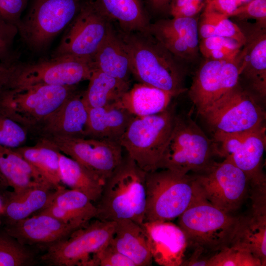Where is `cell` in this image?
<instances>
[{"label":"cell","mask_w":266,"mask_h":266,"mask_svg":"<svg viewBox=\"0 0 266 266\" xmlns=\"http://www.w3.org/2000/svg\"><path fill=\"white\" fill-rule=\"evenodd\" d=\"M76 90V86L37 84L6 88L0 92V111L33 130Z\"/></svg>","instance_id":"obj_8"},{"label":"cell","mask_w":266,"mask_h":266,"mask_svg":"<svg viewBox=\"0 0 266 266\" xmlns=\"http://www.w3.org/2000/svg\"><path fill=\"white\" fill-rule=\"evenodd\" d=\"M201 116L212 130L213 134H240L266 127L265 111L238 85Z\"/></svg>","instance_id":"obj_9"},{"label":"cell","mask_w":266,"mask_h":266,"mask_svg":"<svg viewBox=\"0 0 266 266\" xmlns=\"http://www.w3.org/2000/svg\"><path fill=\"white\" fill-rule=\"evenodd\" d=\"M177 219L178 225L187 237L188 247L205 254L215 253L231 244L240 217L220 210L199 195Z\"/></svg>","instance_id":"obj_3"},{"label":"cell","mask_w":266,"mask_h":266,"mask_svg":"<svg viewBox=\"0 0 266 266\" xmlns=\"http://www.w3.org/2000/svg\"><path fill=\"white\" fill-rule=\"evenodd\" d=\"M153 261L161 266H182L188 242L185 234L171 222H145Z\"/></svg>","instance_id":"obj_19"},{"label":"cell","mask_w":266,"mask_h":266,"mask_svg":"<svg viewBox=\"0 0 266 266\" xmlns=\"http://www.w3.org/2000/svg\"><path fill=\"white\" fill-rule=\"evenodd\" d=\"M112 24L93 58L95 68L117 79L130 82V61L125 44Z\"/></svg>","instance_id":"obj_25"},{"label":"cell","mask_w":266,"mask_h":266,"mask_svg":"<svg viewBox=\"0 0 266 266\" xmlns=\"http://www.w3.org/2000/svg\"><path fill=\"white\" fill-rule=\"evenodd\" d=\"M30 0H0V21L19 24Z\"/></svg>","instance_id":"obj_42"},{"label":"cell","mask_w":266,"mask_h":266,"mask_svg":"<svg viewBox=\"0 0 266 266\" xmlns=\"http://www.w3.org/2000/svg\"><path fill=\"white\" fill-rule=\"evenodd\" d=\"M117 30L129 54L131 74L139 83L163 90L173 97L186 91L184 73L175 57L148 30Z\"/></svg>","instance_id":"obj_1"},{"label":"cell","mask_w":266,"mask_h":266,"mask_svg":"<svg viewBox=\"0 0 266 266\" xmlns=\"http://www.w3.org/2000/svg\"><path fill=\"white\" fill-rule=\"evenodd\" d=\"M84 98L88 107H101L117 101L130 88L124 81L96 69L90 79Z\"/></svg>","instance_id":"obj_31"},{"label":"cell","mask_w":266,"mask_h":266,"mask_svg":"<svg viewBox=\"0 0 266 266\" xmlns=\"http://www.w3.org/2000/svg\"><path fill=\"white\" fill-rule=\"evenodd\" d=\"M239 52L240 75H244L263 98L266 95V34L259 28L249 38Z\"/></svg>","instance_id":"obj_24"},{"label":"cell","mask_w":266,"mask_h":266,"mask_svg":"<svg viewBox=\"0 0 266 266\" xmlns=\"http://www.w3.org/2000/svg\"><path fill=\"white\" fill-rule=\"evenodd\" d=\"M145 222H171L199 195L192 175L167 169L146 172Z\"/></svg>","instance_id":"obj_5"},{"label":"cell","mask_w":266,"mask_h":266,"mask_svg":"<svg viewBox=\"0 0 266 266\" xmlns=\"http://www.w3.org/2000/svg\"><path fill=\"white\" fill-rule=\"evenodd\" d=\"M239 53L230 60L207 59L199 67L189 96L200 115L238 85L240 66Z\"/></svg>","instance_id":"obj_16"},{"label":"cell","mask_w":266,"mask_h":266,"mask_svg":"<svg viewBox=\"0 0 266 266\" xmlns=\"http://www.w3.org/2000/svg\"><path fill=\"white\" fill-rule=\"evenodd\" d=\"M242 46L235 40L228 37L213 36L201 39L199 50L207 59L230 60L234 59Z\"/></svg>","instance_id":"obj_36"},{"label":"cell","mask_w":266,"mask_h":266,"mask_svg":"<svg viewBox=\"0 0 266 266\" xmlns=\"http://www.w3.org/2000/svg\"><path fill=\"white\" fill-rule=\"evenodd\" d=\"M18 61L0 62V92L9 87Z\"/></svg>","instance_id":"obj_45"},{"label":"cell","mask_w":266,"mask_h":266,"mask_svg":"<svg viewBox=\"0 0 266 266\" xmlns=\"http://www.w3.org/2000/svg\"><path fill=\"white\" fill-rule=\"evenodd\" d=\"M150 8L155 12H164L169 10L171 0H143Z\"/></svg>","instance_id":"obj_46"},{"label":"cell","mask_w":266,"mask_h":266,"mask_svg":"<svg viewBox=\"0 0 266 266\" xmlns=\"http://www.w3.org/2000/svg\"><path fill=\"white\" fill-rule=\"evenodd\" d=\"M87 266H135V265L108 244L91 257Z\"/></svg>","instance_id":"obj_40"},{"label":"cell","mask_w":266,"mask_h":266,"mask_svg":"<svg viewBox=\"0 0 266 266\" xmlns=\"http://www.w3.org/2000/svg\"><path fill=\"white\" fill-rule=\"evenodd\" d=\"M0 172L7 186L12 188L15 194L22 193L32 188L44 187L38 183V176L35 172L18 165L9 155L6 147L1 145Z\"/></svg>","instance_id":"obj_34"},{"label":"cell","mask_w":266,"mask_h":266,"mask_svg":"<svg viewBox=\"0 0 266 266\" xmlns=\"http://www.w3.org/2000/svg\"><path fill=\"white\" fill-rule=\"evenodd\" d=\"M3 187H4L0 184V188H3Z\"/></svg>","instance_id":"obj_48"},{"label":"cell","mask_w":266,"mask_h":266,"mask_svg":"<svg viewBox=\"0 0 266 266\" xmlns=\"http://www.w3.org/2000/svg\"><path fill=\"white\" fill-rule=\"evenodd\" d=\"M95 69L92 59L69 55L51 57L33 62L19 61L9 88L37 84L76 86L89 80Z\"/></svg>","instance_id":"obj_10"},{"label":"cell","mask_w":266,"mask_h":266,"mask_svg":"<svg viewBox=\"0 0 266 266\" xmlns=\"http://www.w3.org/2000/svg\"><path fill=\"white\" fill-rule=\"evenodd\" d=\"M174 56L192 59L199 49L198 20L194 17H173L150 25L147 30Z\"/></svg>","instance_id":"obj_18"},{"label":"cell","mask_w":266,"mask_h":266,"mask_svg":"<svg viewBox=\"0 0 266 266\" xmlns=\"http://www.w3.org/2000/svg\"><path fill=\"white\" fill-rule=\"evenodd\" d=\"M116 222L94 219L67 238L47 245L40 260L48 266H87L91 257L111 239Z\"/></svg>","instance_id":"obj_12"},{"label":"cell","mask_w":266,"mask_h":266,"mask_svg":"<svg viewBox=\"0 0 266 266\" xmlns=\"http://www.w3.org/2000/svg\"><path fill=\"white\" fill-rule=\"evenodd\" d=\"M229 18L205 7L199 25V37L201 39L213 36L230 38L243 46L246 42V36Z\"/></svg>","instance_id":"obj_33"},{"label":"cell","mask_w":266,"mask_h":266,"mask_svg":"<svg viewBox=\"0 0 266 266\" xmlns=\"http://www.w3.org/2000/svg\"><path fill=\"white\" fill-rule=\"evenodd\" d=\"M251 0H211L206 7L230 17L237 9Z\"/></svg>","instance_id":"obj_44"},{"label":"cell","mask_w":266,"mask_h":266,"mask_svg":"<svg viewBox=\"0 0 266 266\" xmlns=\"http://www.w3.org/2000/svg\"><path fill=\"white\" fill-rule=\"evenodd\" d=\"M231 16L239 19H253L263 27L266 23V0H252L237 9Z\"/></svg>","instance_id":"obj_43"},{"label":"cell","mask_w":266,"mask_h":266,"mask_svg":"<svg viewBox=\"0 0 266 266\" xmlns=\"http://www.w3.org/2000/svg\"><path fill=\"white\" fill-rule=\"evenodd\" d=\"M135 116L113 104L88 107L86 137L119 143Z\"/></svg>","instance_id":"obj_23"},{"label":"cell","mask_w":266,"mask_h":266,"mask_svg":"<svg viewBox=\"0 0 266 266\" xmlns=\"http://www.w3.org/2000/svg\"><path fill=\"white\" fill-rule=\"evenodd\" d=\"M194 173L198 195L229 214L239 208L250 186L244 172L227 158L214 161L205 170Z\"/></svg>","instance_id":"obj_11"},{"label":"cell","mask_w":266,"mask_h":266,"mask_svg":"<svg viewBox=\"0 0 266 266\" xmlns=\"http://www.w3.org/2000/svg\"><path fill=\"white\" fill-rule=\"evenodd\" d=\"M97 8L125 32L147 31L150 25L143 0H92Z\"/></svg>","instance_id":"obj_26"},{"label":"cell","mask_w":266,"mask_h":266,"mask_svg":"<svg viewBox=\"0 0 266 266\" xmlns=\"http://www.w3.org/2000/svg\"><path fill=\"white\" fill-rule=\"evenodd\" d=\"M146 172L128 156L106 181L97 201L96 218L107 221L129 219L144 222Z\"/></svg>","instance_id":"obj_2"},{"label":"cell","mask_w":266,"mask_h":266,"mask_svg":"<svg viewBox=\"0 0 266 266\" xmlns=\"http://www.w3.org/2000/svg\"><path fill=\"white\" fill-rule=\"evenodd\" d=\"M84 93L75 91L33 130L38 132L40 136L86 137L88 107L84 100Z\"/></svg>","instance_id":"obj_20"},{"label":"cell","mask_w":266,"mask_h":266,"mask_svg":"<svg viewBox=\"0 0 266 266\" xmlns=\"http://www.w3.org/2000/svg\"><path fill=\"white\" fill-rule=\"evenodd\" d=\"M14 149L33 165L55 190L63 185L60 178V151L45 141L39 139L33 146H22Z\"/></svg>","instance_id":"obj_32"},{"label":"cell","mask_w":266,"mask_h":266,"mask_svg":"<svg viewBox=\"0 0 266 266\" xmlns=\"http://www.w3.org/2000/svg\"><path fill=\"white\" fill-rule=\"evenodd\" d=\"M85 0H30L17 28L22 42L32 52L46 51L55 37L80 10Z\"/></svg>","instance_id":"obj_6"},{"label":"cell","mask_w":266,"mask_h":266,"mask_svg":"<svg viewBox=\"0 0 266 266\" xmlns=\"http://www.w3.org/2000/svg\"><path fill=\"white\" fill-rule=\"evenodd\" d=\"M37 187L20 194H7L2 212L8 223L29 217L47 206L53 198L56 190Z\"/></svg>","instance_id":"obj_30"},{"label":"cell","mask_w":266,"mask_h":266,"mask_svg":"<svg viewBox=\"0 0 266 266\" xmlns=\"http://www.w3.org/2000/svg\"><path fill=\"white\" fill-rule=\"evenodd\" d=\"M109 245L131 260L135 266L152 265L153 261L146 232L141 225L132 220L116 221Z\"/></svg>","instance_id":"obj_22"},{"label":"cell","mask_w":266,"mask_h":266,"mask_svg":"<svg viewBox=\"0 0 266 266\" xmlns=\"http://www.w3.org/2000/svg\"><path fill=\"white\" fill-rule=\"evenodd\" d=\"M39 139L79 163L105 183L123 160V148L115 141L53 135Z\"/></svg>","instance_id":"obj_13"},{"label":"cell","mask_w":266,"mask_h":266,"mask_svg":"<svg viewBox=\"0 0 266 266\" xmlns=\"http://www.w3.org/2000/svg\"><path fill=\"white\" fill-rule=\"evenodd\" d=\"M0 184L2 185L4 187L7 186V184L2 175L1 173L0 172Z\"/></svg>","instance_id":"obj_47"},{"label":"cell","mask_w":266,"mask_h":266,"mask_svg":"<svg viewBox=\"0 0 266 266\" xmlns=\"http://www.w3.org/2000/svg\"><path fill=\"white\" fill-rule=\"evenodd\" d=\"M266 127L240 134H213L219 156L227 158L242 170L252 188L266 187L263 170Z\"/></svg>","instance_id":"obj_15"},{"label":"cell","mask_w":266,"mask_h":266,"mask_svg":"<svg viewBox=\"0 0 266 266\" xmlns=\"http://www.w3.org/2000/svg\"><path fill=\"white\" fill-rule=\"evenodd\" d=\"M27 134L24 127L0 111V145L13 149L22 146Z\"/></svg>","instance_id":"obj_38"},{"label":"cell","mask_w":266,"mask_h":266,"mask_svg":"<svg viewBox=\"0 0 266 266\" xmlns=\"http://www.w3.org/2000/svg\"><path fill=\"white\" fill-rule=\"evenodd\" d=\"M219 157L217 145L189 116H175L172 131L163 152L159 169L181 174L198 173Z\"/></svg>","instance_id":"obj_4"},{"label":"cell","mask_w":266,"mask_h":266,"mask_svg":"<svg viewBox=\"0 0 266 266\" xmlns=\"http://www.w3.org/2000/svg\"><path fill=\"white\" fill-rule=\"evenodd\" d=\"M173 97L166 91L139 82L130 88L113 104L135 116H145L165 110Z\"/></svg>","instance_id":"obj_27"},{"label":"cell","mask_w":266,"mask_h":266,"mask_svg":"<svg viewBox=\"0 0 266 266\" xmlns=\"http://www.w3.org/2000/svg\"><path fill=\"white\" fill-rule=\"evenodd\" d=\"M207 266H263L260 260L249 251L230 245L215 252L208 259Z\"/></svg>","instance_id":"obj_37"},{"label":"cell","mask_w":266,"mask_h":266,"mask_svg":"<svg viewBox=\"0 0 266 266\" xmlns=\"http://www.w3.org/2000/svg\"><path fill=\"white\" fill-rule=\"evenodd\" d=\"M112 24L92 0H85L51 57L69 55L93 60Z\"/></svg>","instance_id":"obj_14"},{"label":"cell","mask_w":266,"mask_h":266,"mask_svg":"<svg viewBox=\"0 0 266 266\" xmlns=\"http://www.w3.org/2000/svg\"><path fill=\"white\" fill-rule=\"evenodd\" d=\"M211 0H171L169 11L173 17H194Z\"/></svg>","instance_id":"obj_41"},{"label":"cell","mask_w":266,"mask_h":266,"mask_svg":"<svg viewBox=\"0 0 266 266\" xmlns=\"http://www.w3.org/2000/svg\"><path fill=\"white\" fill-rule=\"evenodd\" d=\"M33 253L5 233H0V266H27L33 265Z\"/></svg>","instance_id":"obj_35"},{"label":"cell","mask_w":266,"mask_h":266,"mask_svg":"<svg viewBox=\"0 0 266 266\" xmlns=\"http://www.w3.org/2000/svg\"><path fill=\"white\" fill-rule=\"evenodd\" d=\"M175 116L173 108L169 106L156 114L135 116L120 139L128 156L145 172L159 169Z\"/></svg>","instance_id":"obj_7"},{"label":"cell","mask_w":266,"mask_h":266,"mask_svg":"<svg viewBox=\"0 0 266 266\" xmlns=\"http://www.w3.org/2000/svg\"><path fill=\"white\" fill-rule=\"evenodd\" d=\"M18 34V29L15 25L0 21V62L18 60V54L13 49L14 39Z\"/></svg>","instance_id":"obj_39"},{"label":"cell","mask_w":266,"mask_h":266,"mask_svg":"<svg viewBox=\"0 0 266 266\" xmlns=\"http://www.w3.org/2000/svg\"><path fill=\"white\" fill-rule=\"evenodd\" d=\"M252 213L240 217L238 228L230 245L246 249L266 266V196L251 198Z\"/></svg>","instance_id":"obj_21"},{"label":"cell","mask_w":266,"mask_h":266,"mask_svg":"<svg viewBox=\"0 0 266 266\" xmlns=\"http://www.w3.org/2000/svg\"><path fill=\"white\" fill-rule=\"evenodd\" d=\"M55 206L54 215L67 223L83 227L96 218V205L84 194L64 186L55 190L50 203Z\"/></svg>","instance_id":"obj_28"},{"label":"cell","mask_w":266,"mask_h":266,"mask_svg":"<svg viewBox=\"0 0 266 266\" xmlns=\"http://www.w3.org/2000/svg\"><path fill=\"white\" fill-rule=\"evenodd\" d=\"M79 229L50 215L36 213L32 217L8 223L5 232L24 245H48L67 238Z\"/></svg>","instance_id":"obj_17"},{"label":"cell","mask_w":266,"mask_h":266,"mask_svg":"<svg viewBox=\"0 0 266 266\" xmlns=\"http://www.w3.org/2000/svg\"><path fill=\"white\" fill-rule=\"evenodd\" d=\"M60 178L62 184L86 195L93 202L100 199L105 183L79 163L60 152Z\"/></svg>","instance_id":"obj_29"}]
</instances>
